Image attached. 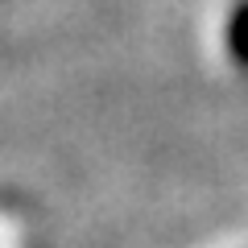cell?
<instances>
[{"label": "cell", "mask_w": 248, "mask_h": 248, "mask_svg": "<svg viewBox=\"0 0 248 248\" xmlns=\"http://www.w3.org/2000/svg\"><path fill=\"white\" fill-rule=\"evenodd\" d=\"M228 42H232V54L240 62H248V4L232 17V29H228Z\"/></svg>", "instance_id": "obj_1"}]
</instances>
